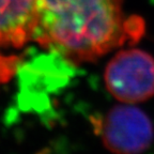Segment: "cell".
Segmentation results:
<instances>
[{
    "mask_svg": "<svg viewBox=\"0 0 154 154\" xmlns=\"http://www.w3.org/2000/svg\"><path fill=\"white\" fill-rule=\"evenodd\" d=\"M143 32V20L125 16L122 0H38L32 40L82 63L138 41Z\"/></svg>",
    "mask_w": 154,
    "mask_h": 154,
    "instance_id": "obj_1",
    "label": "cell"
},
{
    "mask_svg": "<svg viewBox=\"0 0 154 154\" xmlns=\"http://www.w3.org/2000/svg\"><path fill=\"white\" fill-rule=\"evenodd\" d=\"M105 84L118 101L139 103L154 95V58L140 49L119 51L106 66Z\"/></svg>",
    "mask_w": 154,
    "mask_h": 154,
    "instance_id": "obj_2",
    "label": "cell"
},
{
    "mask_svg": "<svg viewBox=\"0 0 154 154\" xmlns=\"http://www.w3.org/2000/svg\"><path fill=\"white\" fill-rule=\"evenodd\" d=\"M103 143L115 153H139L153 140V125L141 109L130 105L115 106L99 126Z\"/></svg>",
    "mask_w": 154,
    "mask_h": 154,
    "instance_id": "obj_3",
    "label": "cell"
},
{
    "mask_svg": "<svg viewBox=\"0 0 154 154\" xmlns=\"http://www.w3.org/2000/svg\"><path fill=\"white\" fill-rule=\"evenodd\" d=\"M38 0H0V46L19 48L32 41Z\"/></svg>",
    "mask_w": 154,
    "mask_h": 154,
    "instance_id": "obj_4",
    "label": "cell"
},
{
    "mask_svg": "<svg viewBox=\"0 0 154 154\" xmlns=\"http://www.w3.org/2000/svg\"><path fill=\"white\" fill-rule=\"evenodd\" d=\"M19 58L0 51V86L7 84L16 74Z\"/></svg>",
    "mask_w": 154,
    "mask_h": 154,
    "instance_id": "obj_5",
    "label": "cell"
}]
</instances>
